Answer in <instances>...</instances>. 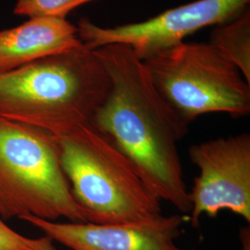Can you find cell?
Returning <instances> with one entry per match:
<instances>
[{"label":"cell","instance_id":"4","mask_svg":"<svg viewBox=\"0 0 250 250\" xmlns=\"http://www.w3.org/2000/svg\"><path fill=\"white\" fill-rule=\"evenodd\" d=\"M88 223L60 161L57 137L0 118V217Z\"/></svg>","mask_w":250,"mask_h":250},{"label":"cell","instance_id":"10","mask_svg":"<svg viewBox=\"0 0 250 250\" xmlns=\"http://www.w3.org/2000/svg\"><path fill=\"white\" fill-rule=\"evenodd\" d=\"M210 43L224 53L250 83V11L246 9L238 17L211 32Z\"/></svg>","mask_w":250,"mask_h":250},{"label":"cell","instance_id":"7","mask_svg":"<svg viewBox=\"0 0 250 250\" xmlns=\"http://www.w3.org/2000/svg\"><path fill=\"white\" fill-rule=\"evenodd\" d=\"M190 160L199 174L189 191L190 224L203 215L217 217L228 210L250 224V134L219 137L193 145Z\"/></svg>","mask_w":250,"mask_h":250},{"label":"cell","instance_id":"12","mask_svg":"<svg viewBox=\"0 0 250 250\" xmlns=\"http://www.w3.org/2000/svg\"><path fill=\"white\" fill-rule=\"evenodd\" d=\"M48 236L29 238L11 229L0 217V250H58Z\"/></svg>","mask_w":250,"mask_h":250},{"label":"cell","instance_id":"3","mask_svg":"<svg viewBox=\"0 0 250 250\" xmlns=\"http://www.w3.org/2000/svg\"><path fill=\"white\" fill-rule=\"evenodd\" d=\"M56 137L63 171L88 223H140L161 216L160 198L92 124Z\"/></svg>","mask_w":250,"mask_h":250},{"label":"cell","instance_id":"11","mask_svg":"<svg viewBox=\"0 0 250 250\" xmlns=\"http://www.w3.org/2000/svg\"><path fill=\"white\" fill-rule=\"evenodd\" d=\"M97 0H17L14 14L29 18L66 19V16L82 5Z\"/></svg>","mask_w":250,"mask_h":250},{"label":"cell","instance_id":"13","mask_svg":"<svg viewBox=\"0 0 250 250\" xmlns=\"http://www.w3.org/2000/svg\"><path fill=\"white\" fill-rule=\"evenodd\" d=\"M239 239L241 243V250H250V226L241 227L239 232Z\"/></svg>","mask_w":250,"mask_h":250},{"label":"cell","instance_id":"1","mask_svg":"<svg viewBox=\"0 0 250 250\" xmlns=\"http://www.w3.org/2000/svg\"><path fill=\"white\" fill-rule=\"evenodd\" d=\"M93 50L107 71L109 88L92 125L125 154L161 201L190 213L177 146L188 125L161 97L143 62L128 45Z\"/></svg>","mask_w":250,"mask_h":250},{"label":"cell","instance_id":"2","mask_svg":"<svg viewBox=\"0 0 250 250\" xmlns=\"http://www.w3.org/2000/svg\"><path fill=\"white\" fill-rule=\"evenodd\" d=\"M108 88L107 71L83 44L0 73V118L59 136L92 124Z\"/></svg>","mask_w":250,"mask_h":250},{"label":"cell","instance_id":"6","mask_svg":"<svg viewBox=\"0 0 250 250\" xmlns=\"http://www.w3.org/2000/svg\"><path fill=\"white\" fill-rule=\"evenodd\" d=\"M250 0H196L167 9L146 21L101 27L86 18L77 23L82 43L91 50L103 45H128L145 60L184 42L187 36L208 26L229 22L249 9Z\"/></svg>","mask_w":250,"mask_h":250},{"label":"cell","instance_id":"9","mask_svg":"<svg viewBox=\"0 0 250 250\" xmlns=\"http://www.w3.org/2000/svg\"><path fill=\"white\" fill-rule=\"evenodd\" d=\"M82 45L77 27L67 19L29 18L19 26L0 30V73Z\"/></svg>","mask_w":250,"mask_h":250},{"label":"cell","instance_id":"5","mask_svg":"<svg viewBox=\"0 0 250 250\" xmlns=\"http://www.w3.org/2000/svg\"><path fill=\"white\" fill-rule=\"evenodd\" d=\"M143 62L161 97L187 125L208 113L250 114V83L210 42H183Z\"/></svg>","mask_w":250,"mask_h":250},{"label":"cell","instance_id":"8","mask_svg":"<svg viewBox=\"0 0 250 250\" xmlns=\"http://www.w3.org/2000/svg\"><path fill=\"white\" fill-rule=\"evenodd\" d=\"M21 220L72 250H191L179 247L176 242L187 220L181 215L161 214L140 223L110 224L55 223L35 216Z\"/></svg>","mask_w":250,"mask_h":250}]
</instances>
